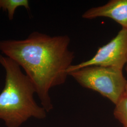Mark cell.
Returning <instances> with one entry per match:
<instances>
[{"label": "cell", "instance_id": "obj_1", "mask_svg": "<svg viewBox=\"0 0 127 127\" xmlns=\"http://www.w3.org/2000/svg\"><path fill=\"white\" fill-rule=\"evenodd\" d=\"M67 35L50 36L38 32L26 39L0 41V51L24 69L47 112L53 108L50 89L66 80L74 54Z\"/></svg>", "mask_w": 127, "mask_h": 127}, {"label": "cell", "instance_id": "obj_2", "mask_svg": "<svg viewBox=\"0 0 127 127\" xmlns=\"http://www.w3.org/2000/svg\"><path fill=\"white\" fill-rule=\"evenodd\" d=\"M0 64L5 71L4 87L0 93V120L7 127H20L30 118H45L47 112L37 104L34 87L20 66L1 54Z\"/></svg>", "mask_w": 127, "mask_h": 127}, {"label": "cell", "instance_id": "obj_3", "mask_svg": "<svg viewBox=\"0 0 127 127\" xmlns=\"http://www.w3.org/2000/svg\"><path fill=\"white\" fill-rule=\"evenodd\" d=\"M82 86L96 91L113 104L124 95L127 81L123 70L112 67L91 65L69 73Z\"/></svg>", "mask_w": 127, "mask_h": 127}, {"label": "cell", "instance_id": "obj_4", "mask_svg": "<svg viewBox=\"0 0 127 127\" xmlns=\"http://www.w3.org/2000/svg\"><path fill=\"white\" fill-rule=\"evenodd\" d=\"M127 62V29H122L111 41L99 48L91 59L72 65L69 73L91 65L112 67L123 70Z\"/></svg>", "mask_w": 127, "mask_h": 127}, {"label": "cell", "instance_id": "obj_5", "mask_svg": "<svg viewBox=\"0 0 127 127\" xmlns=\"http://www.w3.org/2000/svg\"><path fill=\"white\" fill-rule=\"evenodd\" d=\"M87 19L104 17L113 19L127 29V0H111L106 4L87 10L82 15Z\"/></svg>", "mask_w": 127, "mask_h": 127}, {"label": "cell", "instance_id": "obj_6", "mask_svg": "<svg viewBox=\"0 0 127 127\" xmlns=\"http://www.w3.org/2000/svg\"><path fill=\"white\" fill-rule=\"evenodd\" d=\"M20 7H24L27 10L30 9L28 0H0V10L7 12L10 20L13 19L16 9Z\"/></svg>", "mask_w": 127, "mask_h": 127}, {"label": "cell", "instance_id": "obj_7", "mask_svg": "<svg viewBox=\"0 0 127 127\" xmlns=\"http://www.w3.org/2000/svg\"><path fill=\"white\" fill-rule=\"evenodd\" d=\"M115 105L114 116L123 127H127V95L124 96Z\"/></svg>", "mask_w": 127, "mask_h": 127}, {"label": "cell", "instance_id": "obj_8", "mask_svg": "<svg viewBox=\"0 0 127 127\" xmlns=\"http://www.w3.org/2000/svg\"><path fill=\"white\" fill-rule=\"evenodd\" d=\"M127 95V86L126 87V91H125V94H124V96H126Z\"/></svg>", "mask_w": 127, "mask_h": 127}, {"label": "cell", "instance_id": "obj_9", "mask_svg": "<svg viewBox=\"0 0 127 127\" xmlns=\"http://www.w3.org/2000/svg\"><path fill=\"white\" fill-rule=\"evenodd\" d=\"M126 67H125V69H126V72L127 73V63H126Z\"/></svg>", "mask_w": 127, "mask_h": 127}]
</instances>
